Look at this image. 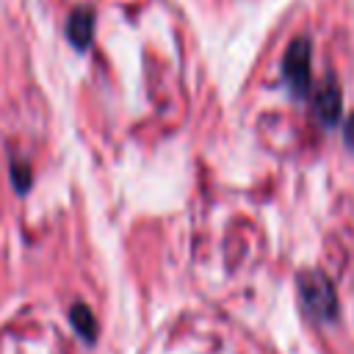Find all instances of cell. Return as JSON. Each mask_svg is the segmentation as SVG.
Instances as JSON below:
<instances>
[{"mask_svg":"<svg viewBox=\"0 0 354 354\" xmlns=\"http://www.w3.org/2000/svg\"><path fill=\"white\" fill-rule=\"evenodd\" d=\"M72 324H75V329H77V332H80L86 340H94L97 324H94V315L88 313V307L75 304V307H72Z\"/></svg>","mask_w":354,"mask_h":354,"instance_id":"obj_5","label":"cell"},{"mask_svg":"<svg viewBox=\"0 0 354 354\" xmlns=\"http://www.w3.org/2000/svg\"><path fill=\"white\" fill-rule=\"evenodd\" d=\"M299 296L307 307V313L318 321H329L337 315V296L324 271H301L299 274Z\"/></svg>","mask_w":354,"mask_h":354,"instance_id":"obj_1","label":"cell"},{"mask_svg":"<svg viewBox=\"0 0 354 354\" xmlns=\"http://www.w3.org/2000/svg\"><path fill=\"white\" fill-rule=\"evenodd\" d=\"M285 77L293 86L296 94L310 91V41L293 39V44L285 53Z\"/></svg>","mask_w":354,"mask_h":354,"instance_id":"obj_2","label":"cell"},{"mask_svg":"<svg viewBox=\"0 0 354 354\" xmlns=\"http://www.w3.org/2000/svg\"><path fill=\"white\" fill-rule=\"evenodd\" d=\"M69 39L77 47L88 44V39H91V14H86V11H75L72 14V19H69Z\"/></svg>","mask_w":354,"mask_h":354,"instance_id":"obj_4","label":"cell"},{"mask_svg":"<svg viewBox=\"0 0 354 354\" xmlns=\"http://www.w3.org/2000/svg\"><path fill=\"white\" fill-rule=\"evenodd\" d=\"M313 108H315V116L324 122V124H335L340 119V111H343V94L337 88L335 80H324L315 91H313Z\"/></svg>","mask_w":354,"mask_h":354,"instance_id":"obj_3","label":"cell"}]
</instances>
